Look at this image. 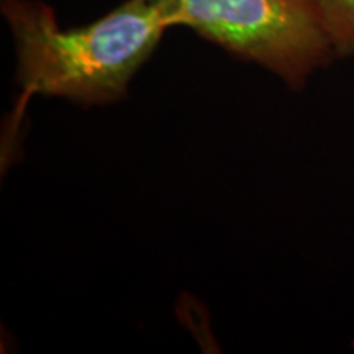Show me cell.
<instances>
[{"label":"cell","instance_id":"1","mask_svg":"<svg viewBox=\"0 0 354 354\" xmlns=\"http://www.w3.org/2000/svg\"><path fill=\"white\" fill-rule=\"evenodd\" d=\"M0 10L15 43L21 100L50 95L97 105L122 99L169 28L151 0H125L102 19L68 30L39 0H2Z\"/></svg>","mask_w":354,"mask_h":354},{"label":"cell","instance_id":"2","mask_svg":"<svg viewBox=\"0 0 354 354\" xmlns=\"http://www.w3.org/2000/svg\"><path fill=\"white\" fill-rule=\"evenodd\" d=\"M171 26L183 25L241 59L305 86L335 56L312 0H151Z\"/></svg>","mask_w":354,"mask_h":354},{"label":"cell","instance_id":"3","mask_svg":"<svg viewBox=\"0 0 354 354\" xmlns=\"http://www.w3.org/2000/svg\"><path fill=\"white\" fill-rule=\"evenodd\" d=\"M335 56H354V0H312Z\"/></svg>","mask_w":354,"mask_h":354}]
</instances>
